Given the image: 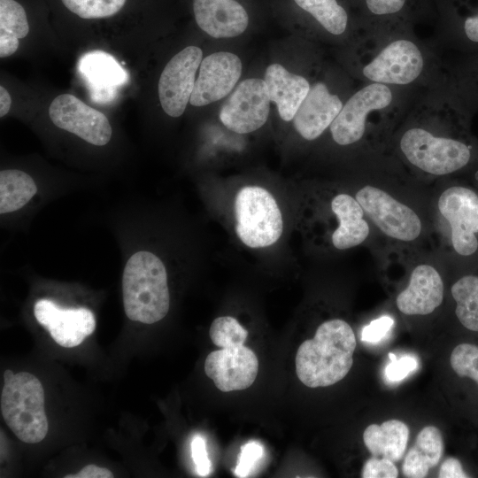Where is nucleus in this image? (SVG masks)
<instances>
[{
	"label": "nucleus",
	"mask_w": 478,
	"mask_h": 478,
	"mask_svg": "<svg viewBox=\"0 0 478 478\" xmlns=\"http://www.w3.org/2000/svg\"><path fill=\"white\" fill-rule=\"evenodd\" d=\"M400 149L406 159L417 168L433 174L445 175L466 166L472 157L466 143L449 137H437L420 127L405 131Z\"/></svg>",
	"instance_id": "nucleus-5"
},
{
	"label": "nucleus",
	"mask_w": 478,
	"mask_h": 478,
	"mask_svg": "<svg viewBox=\"0 0 478 478\" xmlns=\"http://www.w3.org/2000/svg\"><path fill=\"white\" fill-rule=\"evenodd\" d=\"M309 12L328 32L338 35L347 27L348 16L336 0H294Z\"/></svg>",
	"instance_id": "nucleus-26"
},
{
	"label": "nucleus",
	"mask_w": 478,
	"mask_h": 478,
	"mask_svg": "<svg viewBox=\"0 0 478 478\" xmlns=\"http://www.w3.org/2000/svg\"><path fill=\"white\" fill-rule=\"evenodd\" d=\"M440 478H466V474L463 471L460 462L455 458L446 459L439 469Z\"/></svg>",
	"instance_id": "nucleus-38"
},
{
	"label": "nucleus",
	"mask_w": 478,
	"mask_h": 478,
	"mask_svg": "<svg viewBox=\"0 0 478 478\" xmlns=\"http://www.w3.org/2000/svg\"><path fill=\"white\" fill-rule=\"evenodd\" d=\"M438 209L449 222L455 251L462 256L475 253L478 249V195L466 187H451L439 197Z\"/></svg>",
	"instance_id": "nucleus-8"
},
{
	"label": "nucleus",
	"mask_w": 478,
	"mask_h": 478,
	"mask_svg": "<svg viewBox=\"0 0 478 478\" xmlns=\"http://www.w3.org/2000/svg\"><path fill=\"white\" fill-rule=\"evenodd\" d=\"M1 414L20 441L37 443L49 430L44 410V390L32 374L20 372L5 382L0 399Z\"/></svg>",
	"instance_id": "nucleus-3"
},
{
	"label": "nucleus",
	"mask_w": 478,
	"mask_h": 478,
	"mask_svg": "<svg viewBox=\"0 0 478 478\" xmlns=\"http://www.w3.org/2000/svg\"><path fill=\"white\" fill-rule=\"evenodd\" d=\"M424 67V58L412 41L398 39L385 46L362 70L363 75L382 84L405 85L415 81Z\"/></svg>",
	"instance_id": "nucleus-12"
},
{
	"label": "nucleus",
	"mask_w": 478,
	"mask_h": 478,
	"mask_svg": "<svg viewBox=\"0 0 478 478\" xmlns=\"http://www.w3.org/2000/svg\"><path fill=\"white\" fill-rule=\"evenodd\" d=\"M451 366L460 377H469L478 384V347L461 343L451 354Z\"/></svg>",
	"instance_id": "nucleus-30"
},
{
	"label": "nucleus",
	"mask_w": 478,
	"mask_h": 478,
	"mask_svg": "<svg viewBox=\"0 0 478 478\" xmlns=\"http://www.w3.org/2000/svg\"><path fill=\"white\" fill-rule=\"evenodd\" d=\"M112 473L104 467L96 465H88L74 474H67L65 478H112Z\"/></svg>",
	"instance_id": "nucleus-39"
},
{
	"label": "nucleus",
	"mask_w": 478,
	"mask_h": 478,
	"mask_svg": "<svg viewBox=\"0 0 478 478\" xmlns=\"http://www.w3.org/2000/svg\"><path fill=\"white\" fill-rule=\"evenodd\" d=\"M418 366L416 358L410 355H405L402 358L390 360L385 369V375L389 382H399L405 379L412 372L415 371Z\"/></svg>",
	"instance_id": "nucleus-33"
},
{
	"label": "nucleus",
	"mask_w": 478,
	"mask_h": 478,
	"mask_svg": "<svg viewBox=\"0 0 478 478\" xmlns=\"http://www.w3.org/2000/svg\"><path fill=\"white\" fill-rule=\"evenodd\" d=\"M78 70L85 81L91 99L97 104L112 102L128 75L126 70L109 53L92 50L83 54Z\"/></svg>",
	"instance_id": "nucleus-16"
},
{
	"label": "nucleus",
	"mask_w": 478,
	"mask_h": 478,
	"mask_svg": "<svg viewBox=\"0 0 478 478\" xmlns=\"http://www.w3.org/2000/svg\"><path fill=\"white\" fill-rule=\"evenodd\" d=\"M258 371L256 354L243 344L212 351L204 361L206 375L223 392L249 388L254 382Z\"/></svg>",
	"instance_id": "nucleus-13"
},
{
	"label": "nucleus",
	"mask_w": 478,
	"mask_h": 478,
	"mask_svg": "<svg viewBox=\"0 0 478 478\" xmlns=\"http://www.w3.org/2000/svg\"><path fill=\"white\" fill-rule=\"evenodd\" d=\"M390 89L373 82L352 95L330 125L334 141L339 145H350L359 141L366 130L367 115L388 107L392 102Z\"/></svg>",
	"instance_id": "nucleus-10"
},
{
	"label": "nucleus",
	"mask_w": 478,
	"mask_h": 478,
	"mask_svg": "<svg viewBox=\"0 0 478 478\" xmlns=\"http://www.w3.org/2000/svg\"><path fill=\"white\" fill-rule=\"evenodd\" d=\"M122 294L131 320L152 324L162 320L169 310L170 295L161 259L145 251L132 255L123 271Z\"/></svg>",
	"instance_id": "nucleus-2"
},
{
	"label": "nucleus",
	"mask_w": 478,
	"mask_h": 478,
	"mask_svg": "<svg viewBox=\"0 0 478 478\" xmlns=\"http://www.w3.org/2000/svg\"><path fill=\"white\" fill-rule=\"evenodd\" d=\"M0 30L21 39L29 32L24 8L14 0H0Z\"/></svg>",
	"instance_id": "nucleus-29"
},
{
	"label": "nucleus",
	"mask_w": 478,
	"mask_h": 478,
	"mask_svg": "<svg viewBox=\"0 0 478 478\" xmlns=\"http://www.w3.org/2000/svg\"><path fill=\"white\" fill-rule=\"evenodd\" d=\"M468 10V13L462 19V32L466 40L473 44H478V0Z\"/></svg>",
	"instance_id": "nucleus-36"
},
{
	"label": "nucleus",
	"mask_w": 478,
	"mask_h": 478,
	"mask_svg": "<svg viewBox=\"0 0 478 478\" xmlns=\"http://www.w3.org/2000/svg\"><path fill=\"white\" fill-rule=\"evenodd\" d=\"M209 335L216 346L227 348L243 344L248 331L234 317L222 316L212 321Z\"/></svg>",
	"instance_id": "nucleus-27"
},
{
	"label": "nucleus",
	"mask_w": 478,
	"mask_h": 478,
	"mask_svg": "<svg viewBox=\"0 0 478 478\" xmlns=\"http://www.w3.org/2000/svg\"><path fill=\"white\" fill-rule=\"evenodd\" d=\"M408 437L407 425L398 420H389L381 425L371 424L363 434L365 445L373 456L393 462L403 458Z\"/></svg>",
	"instance_id": "nucleus-22"
},
{
	"label": "nucleus",
	"mask_w": 478,
	"mask_h": 478,
	"mask_svg": "<svg viewBox=\"0 0 478 478\" xmlns=\"http://www.w3.org/2000/svg\"><path fill=\"white\" fill-rule=\"evenodd\" d=\"M343 106L337 95L330 93L325 83L317 82L295 114L294 127L303 138L315 140L330 127Z\"/></svg>",
	"instance_id": "nucleus-17"
},
{
	"label": "nucleus",
	"mask_w": 478,
	"mask_h": 478,
	"mask_svg": "<svg viewBox=\"0 0 478 478\" xmlns=\"http://www.w3.org/2000/svg\"><path fill=\"white\" fill-rule=\"evenodd\" d=\"M456 301V315L460 323L471 331L478 332V276L465 275L451 287Z\"/></svg>",
	"instance_id": "nucleus-25"
},
{
	"label": "nucleus",
	"mask_w": 478,
	"mask_h": 478,
	"mask_svg": "<svg viewBox=\"0 0 478 478\" xmlns=\"http://www.w3.org/2000/svg\"><path fill=\"white\" fill-rule=\"evenodd\" d=\"M65 6L82 19H101L116 14L126 0H62Z\"/></svg>",
	"instance_id": "nucleus-28"
},
{
	"label": "nucleus",
	"mask_w": 478,
	"mask_h": 478,
	"mask_svg": "<svg viewBox=\"0 0 478 478\" xmlns=\"http://www.w3.org/2000/svg\"><path fill=\"white\" fill-rule=\"evenodd\" d=\"M11 96L3 86L0 87V116L6 115L11 108Z\"/></svg>",
	"instance_id": "nucleus-41"
},
{
	"label": "nucleus",
	"mask_w": 478,
	"mask_h": 478,
	"mask_svg": "<svg viewBox=\"0 0 478 478\" xmlns=\"http://www.w3.org/2000/svg\"><path fill=\"white\" fill-rule=\"evenodd\" d=\"M394 325V320L389 316H382L372 320L361 333V340L368 343H376L382 340Z\"/></svg>",
	"instance_id": "nucleus-34"
},
{
	"label": "nucleus",
	"mask_w": 478,
	"mask_h": 478,
	"mask_svg": "<svg viewBox=\"0 0 478 478\" xmlns=\"http://www.w3.org/2000/svg\"><path fill=\"white\" fill-rule=\"evenodd\" d=\"M14 375L15 374H13L12 370L10 369L5 370L4 373V383L10 382L14 377Z\"/></svg>",
	"instance_id": "nucleus-42"
},
{
	"label": "nucleus",
	"mask_w": 478,
	"mask_h": 478,
	"mask_svg": "<svg viewBox=\"0 0 478 478\" xmlns=\"http://www.w3.org/2000/svg\"><path fill=\"white\" fill-rule=\"evenodd\" d=\"M264 81L268 88L270 100L276 104L281 119L284 121L292 120L311 89L308 81L301 75L289 73L277 63L266 67Z\"/></svg>",
	"instance_id": "nucleus-20"
},
{
	"label": "nucleus",
	"mask_w": 478,
	"mask_h": 478,
	"mask_svg": "<svg viewBox=\"0 0 478 478\" xmlns=\"http://www.w3.org/2000/svg\"><path fill=\"white\" fill-rule=\"evenodd\" d=\"M36 320L60 346L81 344L96 328L93 312L87 308H63L49 299L38 300L34 307Z\"/></svg>",
	"instance_id": "nucleus-15"
},
{
	"label": "nucleus",
	"mask_w": 478,
	"mask_h": 478,
	"mask_svg": "<svg viewBox=\"0 0 478 478\" xmlns=\"http://www.w3.org/2000/svg\"><path fill=\"white\" fill-rule=\"evenodd\" d=\"M242 61L232 52L220 51L202 59L189 103L204 106L227 96L242 74Z\"/></svg>",
	"instance_id": "nucleus-14"
},
{
	"label": "nucleus",
	"mask_w": 478,
	"mask_h": 478,
	"mask_svg": "<svg viewBox=\"0 0 478 478\" xmlns=\"http://www.w3.org/2000/svg\"><path fill=\"white\" fill-rule=\"evenodd\" d=\"M198 27L214 38H230L243 34L249 23L246 10L235 0H193Z\"/></svg>",
	"instance_id": "nucleus-18"
},
{
	"label": "nucleus",
	"mask_w": 478,
	"mask_h": 478,
	"mask_svg": "<svg viewBox=\"0 0 478 478\" xmlns=\"http://www.w3.org/2000/svg\"><path fill=\"white\" fill-rule=\"evenodd\" d=\"M395 462L385 459L373 456L368 459L362 469L363 478H396L398 471Z\"/></svg>",
	"instance_id": "nucleus-31"
},
{
	"label": "nucleus",
	"mask_w": 478,
	"mask_h": 478,
	"mask_svg": "<svg viewBox=\"0 0 478 478\" xmlns=\"http://www.w3.org/2000/svg\"><path fill=\"white\" fill-rule=\"evenodd\" d=\"M270 96L264 80L250 78L241 81L220 111L221 123L237 134L260 128L267 120Z\"/></svg>",
	"instance_id": "nucleus-7"
},
{
	"label": "nucleus",
	"mask_w": 478,
	"mask_h": 478,
	"mask_svg": "<svg viewBox=\"0 0 478 478\" xmlns=\"http://www.w3.org/2000/svg\"><path fill=\"white\" fill-rule=\"evenodd\" d=\"M37 192L30 175L17 169L0 173V212H12L22 208Z\"/></svg>",
	"instance_id": "nucleus-24"
},
{
	"label": "nucleus",
	"mask_w": 478,
	"mask_h": 478,
	"mask_svg": "<svg viewBox=\"0 0 478 478\" xmlns=\"http://www.w3.org/2000/svg\"><path fill=\"white\" fill-rule=\"evenodd\" d=\"M262 455L263 448L259 443L251 441L243 445L241 447L239 462L235 468V474L238 477H247Z\"/></svg>",
	"instance_id": "nucleus-32"
},
{
	"label": "nucleus",
	"mask_w": 478,
	"mask_h": 478,
	"mask_svg": "<svg viewBox=\"0 0 478 478\" xmlns=\"http://www.w3.org/2000/svg\"><path fill=\"white\" fill-rule=\"evenodd\" d=\"M364 212L386 235L403 242L417 239L421 221L415 212L386 191L366 185L355 196Z\"/></svg>",
	"instance_id": "nucleus-6"
},
{
	"label": "nucleus",
	"mask_w": 478,
	"mask_h": 478,
	"mask_svg": "<svg viewBox=\"0 0 478 478\" xmlns=\"http://www.w3.org/2000/svg\"><path fill=\"white\" fill-rule=\"evenodd\" d=\"M443 282L439 273L429 265L417 266L412 272L408 287L401 291L396 303L407 315H426L443 302Z\"/></svg>",
	"instance_id": "nucleus-19"
},
{
	"label": "nucleus",
	"mask_w": 478,
	"mask_h": 478,
	"mask_svg": "<svg viewBox=\"0 0 478 478\" xmlns=\"http://www.w3.org/2000/svg\"><path fill=\"white\" fill-rule=\"evenodd\" d=\"M356 338L351 327L340 319L323 322L312 339L297 351L296 373L309 388L328 387L343 380L353 364Z\"/></svg>",
	"instance_id": "nucleus-1"
},
{
	"label": "nucleus",
	"mask_w": 478,
	"mask_h": 478,
	"mask_svg": "<svg viewBox=\"0 0 478 478\" xmlns=\"http://www.w3.org/2000/svg\"><path fill=\"white\" fill-rule=\"evenodd\" d=\"M19 47V38L14 35L0 30V57L6 58L12 55Z\"/></svg>",
	"instance_id": "nucleus-40"
},
{
	"label": "nucleus",
	"mask_w": 478,
	"mask_h": 478,
	"mask_svg": "<svg viewBox=\"0 0 478 478\" xmlns=\"http://www.w3.org/2000/svg\"><path fill=\"white\" fill-rule=\"evenodd\" d=\"M202 56L199 47L188 46L174 55L162 71L158 97L167 115L176 118L183 114L194 89Z\"/></svg>",
	"instance_id": "nucleus-9"
},
{
	"label": "nucleus",
	"mask_w": 478,
	"mask_h": 478,
	"mask_svg": "<svg viewBox=\"0 0 478 478\" xmlns=\"http://www.w3.org/2000/svg\"><path fill=\"white\" fill-rule=\"evenodd\" d=\"M331 209L339 220L331 236L336 249L353 248L367 238L369 226L364 220L365 212L356 198L348 194H339L333 198Z\"/></svg>",
	"instance_id": "nucleus-21"
},
{
	"label": "nucleus",
	"mask_w": 478,
	"mask_h": 478,
	"mask_svg": "<svg viewBox=\"0 0 478 478\" xmlns=\"http://www.w3.org/2000/svg\"><path fill=\"white\" fill-rule=\"evenodd\" d=\"M191 452L197 472L200 476H207L211 472V461L207 455L204 439L197 436L191 442Z\"/></svg>",
	"instance_id": "nucleus-35"
},
{
	"label": "nucleus",
	"mask_w": 478,
	"mask_h": 478,
	"mask_svg": "<svg viewBox=\"0 0 478 478\" xmlns=\"http://www.w3.org/2000/svg\"><path fill=\"white\" fill-rule=\"evenodd\" d=\"M235 233L250 248L275 243L283 231L281 210L274 196L259 186L243 187L235 199Z\"/></svg>",
	"instance_id": "nucleus-4"
},
{
	"label": "nucleus",
	"mask_w": 478,
	"mask_h": 478,
	"mask_svg": "<svg viewBox=\"0 0 478 478\" xmlns=\"http://www.w3.org/2000/svg\"><path fill=\"white\" fill-rule=\"evenodd\" d=\"M49 116L58 127L93 145H105L112 137V127L105 115L73 95L58 96L50 105Z\"/></svg>",
	"instance_id": "nucleus-11"
},
{
	"label": "nucleus",
	"mask_w": 478,
	"mask_h": 478,
	"mask_svg": "<svg viewBox=\"0 0 478 478\" xmlns=\"http://www.w3.org/2000/svg\"><path fill=\"white\" fill-rule=\"evenodd\" d=\"M443 452V441L440 430L435 426L423 428L405 457L403 474L410 478L426 477L429 469L437 466Z\"/></svg>",
	"instance_id": "nucleus-23"
},
{
	"label": "nucleus",
	"mask_w": 478,
	"mask_h": 478,
	"mask_svg": "<svg viewBox=\"0 0 478 478\" xmlns=\"http://www.w3.org/2000/svg\"><path fill=\"white\" fill-rule=\"evenodd\" d=\"M405 0H366L367 8L375 15H389L398 12Z\"/></svg>",
	"instance_id": "nucleus-37"
},
{
	"label": "nucleus",
	"mask_w": 478,
	"mask_h": 478,
	"mask_svg": "<svg viewBox=\"0 0 478 478\" xmlns=\"http://www.w3.org/2000/svg\"><path fill=\"white\" fill-rule=\"evenodd\" d=\"M389 358L390 360H394V359L397 358L396 354L391 353V352L389 353Z\"/></svg>",
	"instance_id": "nucleus-43"
}]
</instances>
